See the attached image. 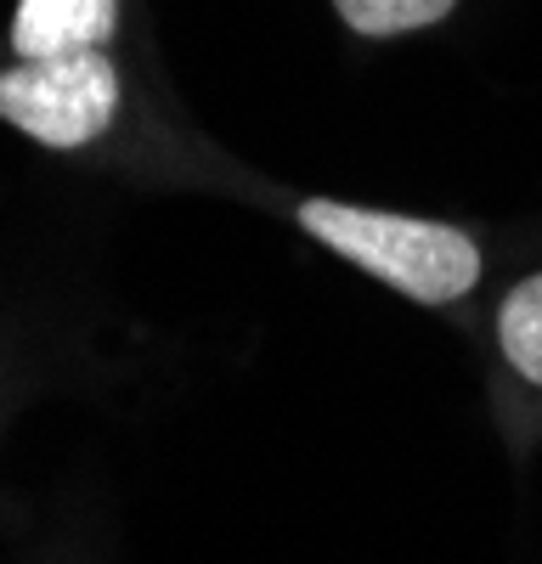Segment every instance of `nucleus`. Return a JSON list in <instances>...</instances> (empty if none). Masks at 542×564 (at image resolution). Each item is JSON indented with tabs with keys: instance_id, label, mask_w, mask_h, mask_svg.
<instances>
[{
	"instance_id": "1",
	"label": "nucleus",
	"mask_w": 542,
	"mask_h": 564,
	"mask_svg": "<svg viewBox=\"0 0 542 564\" xmlns=\"http://www.w3.org/2000/svg\"><path fill=\"white\" fill-rule=\"evenodd\" d=\"M300 226L334 254L356 260L361 271L384 276L419 305H446L464 300L480 276V249L458 226L441 220H413V215H384V209H356L334 198L300 204Z\"/></svg>"
},
{
	"instance_id": "4",
	"label": "nucleus",
	"mask_w": 542,
	"mask_h": 564,
	"mask_svg": "<svg viewBox=\"0 0 542 564\" xmlns=\"http://www.w3.org/2000/svg\"><path fill=\"white\" fill-rule=\"evenodd\" d=\"M497 339H503V356L514 361V372L542 384V271L525 276L503 300V311H497Z\"/></svg>"
},
{
	"instance_id": "2",
	"label": "nucleus",
	"mask_w": 542,
	"mask_h": 564,
	"mask_svg": "<svg viewBox=\"0 0 542 564\" xmlns=\"http://www.w3.org/2000/svg\"><path fill=\"white\" fill-rule=\"evenodd\" d=\"M119 113V68L102 52L18 63L0 74V119L40 148H85Z\"/></svg>"
},
{
	"instance_id": "5",
	"label": "nucleus",
	"mask_w": 542,
	"mask_h": 564,
	"mask_svg": "<svg viewBox=\"0 0 542 564\" xmlns=\"http://www.w3.org/2000/svg\"><path fill=\"white\" fill-rule=\"evenodd\" d=\"M339 7V18L356 29V34H373V40H384V34H406V29H430V23H441L458 0H334Z\"/></svg>"
},
{
	"instance_id": "3",
	"label": "nucleus",
	"mask_w": 542,
	"mask_h": 564,
	"mask_svg": "<svg viewBox=\"0 0 542 564\" xmlns=\"http://www.w3.org/2000/svg\"><path fill=\"white\" fill-rule=\"evenodd\" d=\"M113 23H119V0H18L12 52L23 63L102 52Z\"/></svg>"
}]
</instances>
